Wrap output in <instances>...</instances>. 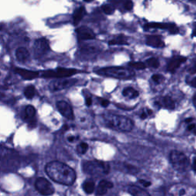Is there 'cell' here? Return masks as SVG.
I'll list each match as a JSON object with an SVG mask.
<instances>
[{"label":"cell","mask_w":196,"mask_h":196,"mask_svg":"<svg viewBox=\"0 0 196 196\" xmlns=\"http://www.w3.org/2000/svg\"><path fill=\"white\" fill-rule=\"evenodd\" d=\"M48 175L60 184L71 185L76 179V173L70 166L58 161L51 162L45 168Z\"/></svg>","instance_id":"6da1fadb"},{"label":"cell","mask_w":196,"mask_h":196,"mask_svg":"<svg viewBox=\"0 0 196 196\" xmlns=\"http://www.w3.org/2000/svg\"><path fill=\"white\" fill-rule=\"evenodd\" d=\"M103 118L107 126L120 131H131L134 126L133 122L130 118L124 116L106 113L103 116Z\"/></svg>","instance_id":"7a4b0ae2"},{"label":"cell","mask_w":196,"mask_h":196,"mask_svg":"<svg viewBox=\"0 0 196 196\" xmlns=\"http://www.w3.org/2000/svg\"><path fill=\"white\" fill-rule=\"evenodd\" d=\"M83 169L87 174L93 177H102L107 175L110 171L108 163L99 160L85 162L83 165Z\"/></svg>","instance_id":"3957f363"},{"label":"cell","mask_w":196,"mask_h":196,"mask_svg":"<svg viewBox=\"0 0 196 196\" xmlns=\"http://www.w3.org/2000/svg\"><path fill=\"white\" fill-rule=\"evenodd\" d=\"M98 74L109 77L117 78V79H130L135 75L134 71L130 69L121 68V67H110L103 68L96 71Z\"/></svg>","instance_id":"277c9868"},{"label":"cell","mask_w":196,"mask_h":196,"mask_svg":"<svg viewBox=\"0 0 196 196\" xmlns=\"http://www.w3.org/2000/svg\"><path fill=\"white\" fill-rule=\"evenodd\" d=\"M172 166L179 172H185L189 168V160L184 153L179 151H172L169 155Z\"/></svg>","instance_id":"5b68a950"},{"label":"cell","mask_w":196,"mask_h":196,"mask_svg":"<svg viewBox=\"0 0 196 196\" xmlns=\"http://www.w3.org/2000/svg\"><path fill=\"white\" fill-rule=\"evenodd\" d=\"M77 72L76 69L65 68H58L55 71H46L42 74L43 77H67L75 74Z\"/></svg>","instance_id":"8992f818"},{"label":"cell","mask_w":196,"mask_h":196,"mask_svg":"<svg viewBox=\"0 0 196 196\" xmlns=\"http://www.w3.org/2000/svg\"><path fill=\"white\" fill-rule=\"evenodd\" d=\"M35 188L43 195H51L55 192V188L50 182L42 177L35 182Z\"/></svg>","instance_id":"52a82bcc"},{"label":"cell","mask_w":196,"mask_h":196,"mask_svg":"<svg viewBox=\"0 0 196 196\" xmlns=\"http://www.w3.org/2000/svg\"><path fill=\"white\" fill-rule=\"evenodd\" d=\"M34 50H35V55L36 57H41L45 55L50 50L49 43L47 39L43 38L37 39L34 45Z\"/></svg>","instance_id":"ba28073f"},{"label":"cell","mask_w":196,"mask_h":196,"mask_svg":"<svg viewBox=\"0 0 196 196\" xmlns=\"http://www.w3.org/2000/svg\"><path fill=\"white\" fill-rule=\"evenodd\" d=\"M57 108H58V111L60 112L61 114L63 116H65V118L68 119V120H74V111L71 105L66 101H58L57 103Z\"/></svg>","instance_id":"9c48e42d"},{"label":"cell","mask_w":196,"mask_h":196,"mask_svg":"<svg viewBox=\"0 0 196 196\" xmlns=\"http://www.w3.org/2000/svg\"><path fill=\"white\" fill-rule=\"evenodd\" d=\"M76 83V80L74 79H64V80H58L52 81L50 84V89L53 91H57V90H61L68 88L70 87L73 86Z\"/></svg>","instance_id":"30bf717a"},{"label":"cell","mask_w":196,"mask_h":196,"mask_svg":"<svg viewBox=\"0 0 196 196\" xmlns=\"http://www.w3.org/2000/svg\"><path fill=\"white\" fill-rule=\"evenodd\" d=\"M79 40H91L95 38V34L90 28L86 26L78 28L76 31Z\"/></svg>","instance_id":"8fae6325"},{"label":"cell","mask_w":196,"mask_h":196,"mask_svg":"<svg viewBox=\"0 0 196 196\" xmlns=\"http://www.w3.org/2000/svg\"><path fill=\"white\" fill-rule=\"evenodd\" d=\"M14 71H15V73L18 74V75H20L23 79L27 81L34 80V79L38 77V75H39L38 72L27 70V69H24V68H15Z\"/></svg>","instance_id":"7c38bea8"},{"label":"cell","mask_w":196,"mask_h":196,"mask_svg":"<svg viewBox=\"0 0 196 196\" xmlns=\"http://www.w3.org/2000/svg\"><path fill=\"white\" fill-rule=\"evenodd\" d=\"M186 60H187V58L182 56L174 57V58H172L171 61H170L169 63L168 71L169 72L173 73V72L175 71L179 68L182 64L185 62Z\"/></svg>","instance_id":"4fadbf2b"},{"label":"cell","mask_w":196,"mask_h":196,"mask_svg":"<svg viewBox=\"0 0 196 196\" xmlns=\"http://www.w3.org/2000/svg\"><path fill=\"white\" fill-rule=\"evenodd\" d=\"M113 184L111 182L107 181V180H102L101 182H100L96 188V194L97 195H103L106 194L107 190L113 188Z\"/></svg>","instance_id":"5bb4252c"},{"label":"cell","mask_w":196,"mask_h":196,"mask_svg":"<svg viewBox=\"0 0 196 196\" xmlns=\"http://www.w3.org/2000/svg\"><path fill=\"white\" fill-rule=\"evenodd\" d=\"M36 114V110L32 105H28L25 109V118L30 123L31 126H35V116Z\"/></svg>","instance_id":"9a60e30c"},{"label":"cell","mask_w":196,"mask_h":196,"mask_svg":"<svg viewBox=\"0 0 196 196\" xmlns=\"http://www.w3.org/2000/svg\"><path fill=\"white\" fill-rule=\"evenodd\" d=\"M146 44L154 48H162L165 45L161 38L156 35H150L146 37Z\"/></svg>","instance_id":"2e32d148"},{"label":"cell","mask_w":196,"mask_h":196,"mask_svg":"<svg viewBox=\"0 0 196 196\" xmlns=\"http://www.w3.org/2000/svg\"><path fill=\"white\" fill-rule=\"evenodd\" d=\"M127 191L133 196H151L147 191L136 185H128Z\"/></svg>","instance_id":"e0dca14e"},{"label":"cell","mask_w":196,"mask_h":196,"mask_svg":"<svg viewBox=\"0 0 196 196\" xmlns=\"http://www.w3.org/2000/svg\"><path fill=\"white\" fill-rule=\"evenodd\" d=\"M17 60L20 62H25L29 59V52L25 48H18L15 52Z\"/></svg>","instance_id":"ac0fdd59"},{"label":"cell","mask_w":196,"mask_h":196,"mask_svg":"<svg viewBox=\"0 0 196 196\" xmlns=\"http://www.w3.org/2000/svg\"><path fill=\"white\" fill-rule=\"evenodd\" d=\"M85 13H86V11H85L84 7L81 6L80 7V8H78L75 11L74 13V25H77V24L79 23V22L83 18V17L84 16Z\"/></svg>","instance_id":"d6986e66"},{"label":"cell","mask_w":196,"mask_h":196,"mask_svg":"<svg viewBox=\"0 0 196 196\" xmlns=\"http://www.w3.org/2000/svg\"><path fill=\"white\" fill-rule=\"evenodd\" d=\"M83 188L84 191L87 194H91V193H93L95 188L94 182L92 179H88L87 181H85L83 184Z\"/></svg>","instance_id":"ffe728a7"},{"label":"cell","mask_w":196,"mask_h":196,"mask_svg":"<svg viewBox=\"0 0 196 196\" xmlns=\"http://www.w3.org/2000/svg\"><path fill=\"white\" fill-rule=\"evenodd\" d=\"M123 95L130 99H134L139 96V92L132 87H127L123 90Z\"/></svg>","instance_id":"44dd1931"},{"label":"cell","mask_w":196,"mask_h":196,"mask_svg":"<svg viewBox=\"0 0 196 196\" xmlns=\"http://www.w3.org/2000/svg\"><path fill=\"white\" fill-rule=\"evenodd\" d=\"M163 104L166 108L169 109V110H173V109H175V106L174 100L169 96H166L163 98Z\"/></svg>","instance_id":"7402d4cb"},{"label":"cell","mask_w":196,"mask_h":196,"mask_svg":"<svg viewBox=\"0 0 196 196\" xmlns=\"http://www.w3.org/2000/svg\"><path fill=\"white\" fill-rule=\"evenodd\" d=\"M24 94L27 99H32L35 94V88L32 85H29L25 89Z\"/></svg>","instance_id":"603a6c76"},{"label":"cell","mask_w":196,"mask_h":196,"mask_svg":"<svg viewBox=\"0 0 196 196\" xmlns=\"http://www.w3.org/2000/svg\"><path fill=\"white\" fill-rule=\"evenodd\" d=\"M146 28H161V29H168L169 27V24H162V23H149L145 25Z\"/></svg>","instance_id":"cb8c5ba5"},{"label":"cell","mask_w":196,"mask_h":196,"mask_svg":"<svg viewBox=\"0 0 196 196\" xmlns=\"http://www.w3.org/2000/svg\"><path fill=\"white\" fill-rule=\"evenodd\" d=\"M146 66L150 67V68H156L160 66V62H159L158 59L156 58H149L148 60L146 62Z\"/></svg>","instance_id":"d4e9b609"},{"label":"cell","mask_w":196,"mask_h":196,"mask_svg":"<svg viewBox=\"0 0 196 196\" xmlns=\"http://www.w3.org/2000/svg\"><path fill=\"white\" fill-rule=\"evenodd\" d=\"M127 44V42H126V38H123L122 36L118 37V38H114V39H112L110 42H109V45H126Z\"/></svg>","instance_id":"484cf974"},{"label":"cell","mask_w":196,"mask_h":196,"mask_svg":"<svg viewBox=\"0 0 196 196\" xmlns=\"http://www.w3.org/2000/svg\"><path fill=\"white\" fill-rule=\"evenodd\" d=\"M131 68H134V69H136V70H143L146 68V64L143 63V62H131V63L129 64Z\"/></svg>","instance_id":"4316f807"},{"label":"cell","mask_w":196,"mask_h":196,"mask_svg":"<svg viewBox=\"0 0 196 196\" xmlns=\"http://www.w3.org/2000/svg\"><path fill=\"white\" fill-rule=\"evenodd\" d=\"M88 150V145L86 143H81L77 147V151L80 154H84Z\"/></svg>","instance_id":"83f0119b"},{"label":"cell","mask_w":196,"mask_h":196,"mask_svg":"<svg viewBox=\"0 0 196 196\" xmlns=\"http://www.w3.org/2000/svg\"><path fill=\"white\" fill-rule=\"evenodd\" d=\"M103 11L106 15H111L114 12V7L110 5H105L103 6Z\"/></svg>","instance_id":"f1b7e54d"},{"label":"cell","mask_w":196,"mask_h":196,"mask_svg":"<svg viewBox=\"0 0 196 196\" xmlns=\"http://www.w3.org/2000/svg\"><path fill=\"white\" fill-rule=\"evenodd\" d=\"M133 3L132 0H124V8L126 10L130 11L133 9Z\"/></svg>","instance_id":"f546056e"},{"label":"cell","mask_w":196,"mask_h":196,"mask_svg":"<svg viewBox=\"0 0 196 196\" xmlns=\"http://www.w3.org/2000/svg\"><path fill=\"white\" fill-rule=\"evenodd\" d=\"M169 31L170 32V33L172 34H177L179 32V28L178 27L176 26L174 24H169Z\"/></svg>","instance_id":"4dcf8cb0"},{"label":"cell","mask_w":196,"mask_h":196,"mask_svg":"<svg viewBox=\"0 0 196 196\" xmlns=\"http://www.w3.org/2000/svg\"><path fill=\"white\" fill-rule=\"evenodd\" d=\"M152 79L156 83H160L163 80V76L160 74H153V77H152Z\"/></svg>","instance_id":"1f68e13d"},{"label":"cell","mask_w":196,"mask_h":196,"mask_svg":"<svg viewBox=\"0 0 196 196\" xmlns=\"http://www.w3.org/2000/svg\"><path fill=\"white\" fill-rule=\"evenodd\" d=\"M177 190L176 191V193H175V194H175V195H178V196H183L185 195V194H186V193H187V191H186L185 188H178V189H175Z\"/></svg>","instance_id":"d6a6232c"},{"label":"cell","mask_w":196,"mask_h":196,"mask_svg":"<svg viewBox=\"0 0 196 196\" xmlns=\"http://www.w3.org/2000/svg\"><path fill=\"white\" fill-rule=\"evenodd\" d=\"M100 104H101L103 106H104V107H106V106L110 104V101H109L108 100L103 99V98L100 99Z\"/></svg>","instance_id":"836d02e7"},{"label":"cell","mask_w":196,"mask_h":196,"mask_svg":"<svg viewBox=\"0 0 196 196\" xmlns=\"http://www.w3.org/2000/svg\"><path fill=\"white\" fill-rule=\"evenodd\" d=\"M140 182L142 183L144 187H149V186L151 185V182H146L145 180H140Z\"/></svg>","instance_id":"e575fe53"},{"label":"cell","mask_w":196,"mask_h":196,"mask_svg":"<svg viewBox=\"0 0 196 196\" xmlns=\"http://www.w3.org/2000/svg\"><path fill=\"white\" fill-rule=\"evenodd\" d=\"M188 71H189L190 74H196V65H193L192 67H191V68L188 69Z\"/></svg>","instance_id":"d590c367"},{"label":"cell","mask_w":196,"mask_h":196,"mask_svg":"<svg viewBox=\"0 0 196 196\" xmlns=\"http://www.w3.org/2000/svg\"><path fill=\"white\" fill-rule=\"evenodd\" d=\"M85 103H86V105L87 106H90V105L92 104V99L91 97H87L86 98V101H85Z\"/></svg>","instance_id":"8d00e7d4"},{"label":"cell","mask_w":196,"mask_h":196,"mask_svg":"<svg viewBox=\"0 0 196 196\" xmlns=\"http://www.w3.org/2000/svg\"><path fill=\"white\" fill-rule=\"evenodd\" d=\"M195 128H196V126L194 123H191V124L188 125V130H189V131H193Z\"/></svg>","instance_id":"74e56055"},{"label":"cell","mask_w":196,"mask_h":196,"mask_svg":"<svg viewBox=\"0 0 196 196\" xmlns=\"http://www.w3.org/2000/svg\"><path fill=\"white\" fill-rule=\"evenodd\" d=\"M147 116H148V114L146 113V112H143V113L141 114V116H140V117H141V119L144 120V119H146Z\"/></svg>","instance_id":"f35d334b"},{"label":"cell","mask_w":196,"mask_h":196,"mask_svg":"<svg viewBox=\"0 0 196 196\" xmlns=\"http://www.w3.org/2000/svg\"><path fill=\"white\" fill-rule=\"evenodd\" d=\"M191 85L192 87H196V77H194V79H193V80L191 81Z\"/></svg>","instance_id":"ab89813d"},{"label":"cell","mask_w":196,"mask_h":196,"mask_svg":"<svg viewBox=\"0 0 196 196\" xmlns=\"http://www.w3.org/2000/svg\"><path fill=\"white\" fill-rule=\"evenodd\" d=\"M192 168L194 171H196V157L194 159V161H193V165H192Z\"/></svg>","instance_id":"60d3db41"},{"label":"cell","mask_w":196,"mask_h":196,"mask_svg":"<svg viewBox=\"0 0 196 196\" xmlns=\"http://www.w3.org/2000/svg\"><path fill=\"white\" fill-rule=\"evenodd\" d=\"M193 104H194V107L196 108V93L195 95H194V96H193Z\"/></svg>","instance_id":"b9f144b4"},{"label":"cell","mask_w":196,"mask_h":196,"mask_svg":"<svg viewBox=\"0 0 196 196\" xmlns=\"http://www.w3.org/2000/svg\"><path fill=\"white\" fill-rule=\"evenodd\" d=\"M68 141H69V142H73L74 140H75V138L74 137V136H71V137H69V138H68Z\"/></svg>","instance_id":"7bdbcfd3"},{"label":"cell","mask_w":196,"mask_h":196,"mask_svg":"<svg viewBox=\"0 0 196 196\" xmlns=\"http://www.w3.org/2000/svg\"><path fill=\"white\" fill-rule=\"evenodd\" d=\"M192 35L193 36L196 37V24H195V25H194V31H193Z\"/></svg>","instance_id":"ee69618b"},{"label":"cell","mask_w":196,"mask_h":196,"mask_svg":"<svg viewBox=\"0 0 196 196\" xmlns=\"http://www.w3.org/2000/svg\"><path fill=\"white\" fill-rule=\"evenodd\" d=\"M191 121H192V118H188V119H186V120H185V122H186V123H191Z\"/></svg>","instance_id":"f6af8a7d"},{"label":"cell","mask_w":196,"mask_h":196,"mask_svg":"<svg viewBox=\"0 0 196 196\" xmlns=\"http://www.w3.org/2000/svg\"><path fill=\"white\" fill-rule=\"evenodd\" d=\"M84 1L87 2H92L93 0H84Z\"/></svg>","instance_id":"bcb514c9"},{"label":"cell","mask_w":196,"mask_h":196,"mask_svg":"<svg viewBox=\"0 0 196 196\" xmlns=\"http://www.w3.org/2000/svg\"><path fill=\"white\" fill-rule=\"evenodd\" d=\"M193 133H194V134H195V135H196V128H195V129H194V130H193Z\"/></svg>","instance_id":"7dc6e473"},{"label":"cell","mask_w":196,"mask_h":196,"mask_svg":"<svg viewBox=\"0 0 196 196\" xmlns=\"http://www.w3.org/2000/svg\"><path fill=\"white\" fill-rule=\"evenodd\" d=\"M2 28V25H0V30H1Z\"/></svg>","instance_id":"c3c4849f"}]
</instances>
